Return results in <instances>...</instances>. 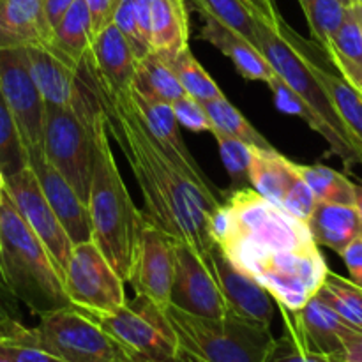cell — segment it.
Segmentation results:
<instances>
[{
    "instance_id": "6da1fadb",
    "label": "cell",
    "mask_w": 362,
    "mask_h": 362,
    "mask_svg": "<svg viewBox=\"0 0 362 362\" xmlns=\"http://www.w3.org/2000/svg\"><path fill=\"white\" fill-rule=\"evenodd\" d=\"M216 246L260 283L283 313H297L317 296L329 267L308 223L251 187L235 189L211 219Z\"/></svg>"
},
{
    "instance_id": "7a4b0ae2",
    "label": "cell",
    "mask_w": 362,
    "mask_h": 362,
    "mask_svg": "<svg viewBox=\"0 0 362 362\" xmlns=\"http://www.w3.org/2000/svg\"><path fill=\"white\" fill-rule=\"evenodd\" d=\"M87 62L108 133L124 152L140 186L145 221L207 260L214 246L211 219L221 202L209 198L163 154L138 115L131 87L124 92L108 90L95 76L88 57Z\"/></svg>"
},
{
    "instance_id": "3957f363",
    "label": "cell",
    "mask_w": 362,
    "mask_h": 362,
    "mask_svg": "<svg viewBox=\"0 0 362 362\" xmlns=\"http://www.w3.org/2000/svg\"><path fill=\"white\" fill-rule=\"evenodd\" d=\"M92 240L124 283H129L140 250L141 230L147 225L134 205L110 147L103 110L94 124V170L87 198Z\"/></svg>"
},
{
    "instance_id": "277c9868",
    "label": "cell",
    "mask_w": 362,
    "mask_h": 362,
    "mask_svg": "<svg viewBox=\"0 0 362 362\" xmlns=\"http://www.w3.org/2000/svg\"><path fill=\"white\" fill-rule=\"evenodd\" d=\"M0 253L7 286L32 315L41 317L52 310L71 306L55 262L7 193L0 204Z\"/></svg>"
},
{
    "instance_id": "5b68a950",
    "label": "cell",
    "mask_w": 362,
    "mask_h": 362,
    "mask_svg": "<svg viewBox=\"0 0 362 362\" xmlns=\"http://www.w3.org/2000/svg\"><path fill=\"white\" fill-rule=\"evenodd\" d=\"M165 311L177 338L170 362H265L276 343L271 327L230 311L223 318L194 317L172 304Z\"/></svg>"
},
{
    "instance_id": "8992f818",
    "label": "cell",
    "mask_w": 362,
    "mask_h": 362,
    "mask_svg": "<svg viewBox=\"0 0 362 362\" xmlns=\"http://www.w3.org/2000/svg\"><path fill=\"white\" fill-rule=\"evenodd\" d=\"M257 46L262 55L267 59L274 73L306 103L311 112L324 122L331 134V152L338 156L346 168H352L354 165L361 163L357 148L354 145L352 136L346 131L345 124L336 113L334 106L329 101L327 94L318 83L317 78L308 67L306 60L297 53V49L283 37L278 28H271L264 21H258L257 30Z\"/></svg>"
},
{
    "instance_id": "52a82bcc",
    "label": "cell",
    "mask_w": 362,
    "mask_h": 362,
    "mask_svg": "<svg viewBox=\"0 0 362 362\" xmlns=\"http://www.w3.org/2000/svg\"><path fill=\"white\" fill-rule=\"evenodd\" d=\"M34 345L66 362H117L120 349L101 325L74 306L52 310L25 329Z\"/></svg>"
},
{
    "instance_id": "ba28073f",
    "label": "cell",
    "mask_w": 362,
    "mask_h": 362,
    "mask_svg": "<svg viewBox=\"0 0 362 362\" xmlns=\"http://www.w3.org/2000/svg\"><path fill=\"white\" fill-rule=\"evenodd\" d=\"M62 283L71 306L92 318L108 317L127 303L124 281L94 240L74 244Z\"/></svg>"
},
{
    "instance_id": "9c48e42d",
    "label": "cell",
    "mask_w": 362,
    "mask_h": 362,
    "mask_svg": "<svg viewBox=\"0 0 362 362\" xmlns=\"http://www.w3.org/2000/svg\"><path fill=\"white\" fill-rule=\"evenodd\" d=\"M94 320L124 352L156 362L175 357L177 338L166 311L147 297L136 296L115 313Z\"/></svg>"
},
{
    "instance_id": "30bf717a",
    "label": "cell",
    "mask_w": 362,
    "mask_h": 362,
    "mask_svg": "<svg viewBox=\"0 0 362 362\" xmlns=\"http://www.w3.org/2000/svg\"><path fill=\"white\" fill-rule=\"evenodd\" d=\"M0 95L16 124L27 156L42 148L46 105L30 74L25 46L0 48Z\"/></svg>"
},
{
    "instance_id": "8fae6325",
    "label": "cell",
    "mask_w": 362,
    "mask_h": 362,
    "mask_svg": "<svg viewBox=\"0 0 362 362\" xmlns=\"http://www.w3.org/2000/svg\"><path fill=\"white\" fill-rule=\"evenodd\" d=\"M6 193L9 194L11 202L20 212L23 221L28 225V228L35 233V237L46 247L52 260L55 262L60 276H64L74 244L71 243L69 235L60 225L59 218L46 202L45 193L37 182V177L32 172L30 166L6 179Z\"/></svg>"
},
{
    "instance_id": "7c38bea8",
    "label": "cell",
    "mask_w": 362,
    "mask_h": 362,
    "mask_svg": "<svg viewBox=\"0 0 362 362\" xmlns=\"http://www.w3.org/2000/svg\"><path fill=\"white\" fill-rule=\"evenodd\" d=\"M170 304L194 317L223 318L228 313L207 260L182 243H175V272Z\"/></svg>"
},
{
    "instance_id": "4fadbf2b",
    "label": "cell",
    "mask_w": 362,
    "mask_h": 362,
    "mask_svg": "<svg viewBox=\"0 0 362 362\" xmlns=\"http://www.w3.org/2000/svg\"><path fill=\"white\" fill-rule=\"evenodd\" d=\"M131 99H133L136 112L140 115L141 122H144L145 129L152 136V140L158 144L163 154L191 180L197 187H200L209 198L216 202L219 200V191L212 184V180L205 175L204 170L200 168L197 159L189 152L187 145L184 144L182 134L179 131V122H177L175 115H173L172 105L168 103L152 101V99L144 98L133 88H129Z\"/></svg>"
},
{
    "instance_id": "5bb4252c",
    "label": "cell",
    "mask_w": 362,
    "mask_h": 362,
    "mask_svg": "<svg viewBox=\"0 0 362 362\" xmlns=\"http://www.w3.org/2000/svg\"><path fill=\"white\" fill-rule=\"evenodd\" d=\"M173 272H175V240L152 225L141 230L140 250L134 260L129 285L136 296H144L166 310L170 306Z\"/></svg>"
},
{
    "instance_id": "9a60e30c",
    "label": "cell",
    "mask_w": 362,
    "mask_h": 362,
    "mask_svg": "<svg viewBox=\"0 0 362 362\" xmlns=\"http://www.w3.org/2000/svg\"><path fill=\"white\" fill-rule=\"evenodd\" d=\"M278 32L297 49L300 57L306 60L308 67L313 73V76L317 78L318 83L322 85V88L327 94L329 101L334 106L336 113L341 119V122L345 124L346 131L352 136L354 145L357 148V154H359L361 165H362V95L345 78L338 76L332 71H329L324 64L320 62V55H318L317 48H315L313 42L306 41V39L300 37L292 27H288L285 20L279 23Z\"/></svg>"
},
{
    "instance_id": "2e32d148",
    "label": "cell",
    "mask_w": 362,
    "mask_h": 362,
    "mask_svg": "<svg viewBox=\"0 0 362 362\" xmlns=\"http://www.w3.org/2000/svg\"><path fill=\"white\" fill-rule=\"evenodd\" d=\"M207 264L218 281L230 313L271 327L274 317V299L269 296L267 290L253 278L240 272L216 244L209 251Z\"/></svg>"
},
{
    "instance_id": "e0dca14e",
    "label": "cell",
    "mask_w": 362,
    "mask_h": 362,
    "mask_svg": "<svg viewBox=\"0 0 362 362\" xmlns=\"http://www.w3.org/2000/svg\"><path fill=\"white\" fill-rule=\"evenodd\" d=\"M28 166L37 177L46 202L59 218L60 225L69 235L71 243L80 244L92 240V225L87 204L74 193L55 166L46 159L42 148L28 152Z\"/></svg>"
},
{
    "instance_id": "ac0fdd59",
    "label": "cell",
    "mask_w": 362,
    "mask_h": 362,
    "mask_svg": "<svg viewBox=\"0 0 362 362\" xmlns=\"http://www.w3.org/2000/svg\"><path fill=\"white\" fill-rule=\"evenodd\" d=\"M283 315L286 334L300 350L310 352L343 354V341L354 329L317 296L311 297L297 313Z\"/></svg>"
},
{
    "instance_id": "d6986e66",
    "label": "cell",
    "mask_w": 362,
    "mask_h": 362,
    "mask_svg": "<svg viewBox=\"0 0 362 362\" xmlns=\"http://www.w3.org/2000/svg\"><path fill=\"white\" fill-rule=\"evenodd\" d=\"M87 57L103 87L112 92H124L131 87L136 57L115 25H106L94 35Z\"/></svg>"
},
{
    "instance_id": "ffe728a7",
    "label": "cell",
    "mask_w": 362,
    "mask_h": 362,
    "mask_svg": "<svg viewBox=\"0 0 362 362\" xmlns=\"http://www.w3.org/2000/svg\"><path fill=\"white\" fill-rule=\"evenodd\" d=\"M28 67L46 106H69L76 95L78 66L71 64L49 45L25 46Z\"/></svg>"
},
{
    "instance_id": "44dd1931",
    "label": "cell",
    "mask_w": 362,
    "mask_h": 362,
    "mask_svg": "<svg viewBox=\"0 0 362 362\" xmlns=\"http://www.w3.org/2000/svg\"><path fill=\"white\" fill-rule=\"evenodd\" d=\"M202 18H204L202 37L207 42H211L212 46H216L223 55L228 57L233 62V66L237 67V71L246 80H257L269 83L276 76L271 64L267 62V59L262 55L260 49L253 42H250L246 37L233 32L232 28L219 23L214 18L205 16V14H202Z\"/></svg>"
},
{
    "instance_id": "7402d4cb",
    "label": "cell",
    "mask_w": 362,
    "mask_h": 362,
    "mask_svg": "<svg viewBox=\"0 0 362 362\" xmlns=\"http://www.w3.org/2000/svg\"><path fill=\"white\" fill-rule=\"evenodd\" d=\"M308 228L318 246L341 255L350 243L361 237L362 221L354 205L317 202L308 218Z\"/></svg>"
},
{
    "instance_id": "603a6c76",
    "label": "cell",
    "mask_w": 362,
    "mask_h": 362,
    "mask_svg": "<svg viewBox=\"0 0 362 362\" xmlns=\"http://www.w3.org/2000/svg\"><path fill=\"white\" fill-rule=\"evenodd\" d=\"M247 175H250L251 189H255L260 197L278 207H281L286 193L299 179L296 165L285 156L279 154L274 147H251Z\"/></svg>"
},
{
    "instance_id": "cb8c5ba5",
    "label": "cell",
    "mask_w": 362,
    "mask_h": 362,
    "mask_svg": "<svg viewBox=\"0 0 362 362\" xmlns=\"http://www.w3.org/2000/svg\"><path fill=\"white\" fill-rule=\"evenodd\" d=\"M151 48L166 60L189 48L186 0H152Z\"/></svg>"
},
{
    "instance_id": "d4e9b609",
    "label": "cell",
    "mask_w": 362,
    "mask_h": 362,
    "mask_svg": "<svg viewBox=\"0 0 362 362\" xmlns=\"http://www.w3.org/2000/svg\"><path fill=\"white\" fill-rule=\"evenodd\" d=\"M324 52L338 67L341 78L356 90L362 88V27L354 6L346 7L341 25L329 39Z\"/></svg>"
},
{
    "instance_id": "484cf974",
    "label": "cell",
    "mask_w": 362,
    "mask_h": 362,
    "mask_svg": "<svg viewBox=\"0 0 362 362\" xmlns=\"http://www.w3.org/2000/svg\"><path fill=\"white\" fill-rule=\"evenodd\" d=\"M94 30L85 0H74L52 32V46L59 55L78 66L90 52Z\"/></svg>"
},
{
    "instance_id": "4316f807",
    "label": "cell",
    "mask_w": 362,
    "mask_h": 362,
    "mask_svg": "<svg viewBox=\"0 0 362 362\" xmlns=\"http://www.w3.org/2000/svg\"><path fill=\"white\" fill-rule=\"evenodd\" d=\"M131 88L144 98L168 105L186 94L168 60L152 49L134 64Z\"/></svg>"
},
{
    "instance_id": "83f0119b",
    "label": "cell",
    "mask_w": 362,
    "mask_h": 362,
    "mask_svg": "<svg viewBox=\"0 0 362 362\" xmlns=\"http://www.w3.org/2000/svg\"><path fill=\"white\" fill-rule=\"evenodd\" d=\"M202 106H204L205 113H207L209 120H211L212 131H218V133L226 134V136L235 138V140L243 141V144L250 145V147L272 148L267 138L258 133L255 126H251L250 120L225 95L202 103Z\"/></svg>"
},
{
    "instance_id": "f1b7e54d",
    "label": "cell",
    "mask_w": 362,
    "mask_h": 362,
    "mask_svg": "<svg viewBox=\"0 0 362 362\" xmlns=\"http://www.w3.org/2000/svg\"><path fill=\"white\" fill-rule=\"evenodd\" d=\"M317 297L338 313L350 327L362 331V288L356 283L329 271Z\"/></svg>"
},
{
    "instance_id": "f546056e",
    "label": "cell",
    "mask_w": 362,
    "mask_h": 362,
    "mask_svg": "<svg viewBox=\"0 0 362 362\" xmlns=\"http://www.w3.org/2000/svg\"><path fill=\"white\" fill-rule=\"evenodd\" d=\"M296 165L297 173L306 182L317 202L354 205V182L343 173L322 165Z\"/></svg>"
},
{
    "instance_id": "4dcf8cb0",
    "label": "cell",
    "mask_w": 362,
    "mask_h": 362,
    "mask_svg": "<svg viewBox=\"0 0 362 362\" xmlns=\"http://www.w3.org/2000/svg\"><path fill=\"white\" fill-rule=\"evenodd\" d=\"M198 14H205L233 32L246 37L247 41L257 45V30L260 18L255 16L253 11L243 0H189Z\"/></svg>"
},
{
    "instance_id": "1f68e13d",
    "label": "cell",
    "mask_w": 362,
    "mask_h": 362,
    "mask_svg": "<svg viewBox=\"0 0 362 362\" xmlns=\"http://www.w3.org/2000/svg\"><path fill=\"white\" fill-rule=\"evenodd\" d=\"M168 62L172 66L173 73H175L177 80H179L180 87L184 88V92L197 99V101L205 103L225 95L221 88L218 87V83L212 80L211 74L194 59L189 48L182 49L179 55L173 57Z\"/></svg>"
},
{
    "instance_id": "d6a6232c",
    "label": "cell",
    "mask_w": 362,
    "mask_h": 362,
    "mask_svg": "<svg viewBox=\"0 0 362 362\" xmlns=\"http://www.w3.org/2000/svg\"><path fill=\"white\" fill-rule=\"evenodd\" d=\"M299 4L310 25L311 35L318 46L325 48L341 25L349 6L343 0H299Z\"/></svg>"
},
{
    "instance_id": "836d02e7",
    "label": "cell",
    "mask_w": 362,
    "mask_h": 362,
    "mask_svg": "<svg viewBox=\"0 0 362 362\" xmlns=\"http://www.w3.org/2000/svg\"><path fill=\"white\" fill-rule=\"evenodd\" d=\"M28 166V156L18 127L0 95V172L4 179L16 175Z\"/></svg>"
},
{
    "instance_id": "e575fe53",
    "label": "cell",
    "mask_w": 362,
    "mask_h": 362,
    "mask_svg": "<svg viewBox=\"0 0 362 362\" xmlns=\"http://www.w3.org/2000/svg\"><path fill=\"white\" fill-rule=\"evenodd\" d=\"M216 141H218L219 154H221V161L225 165L226 172H228L230 180H232V189H244L250 187V175H247V168H250V156L251 147L243 144V141L235 140L232 136L212 131Z\"/></svg>"
},
{
    "instance_id": "d590c367",
    "label": "cell",
    "mask_w": 362,
    "mask_h": 362,
    "mask_svg": "<svg viewBox=\"0 0 362 362\" xmlns=\"http://www.w3.org/2000/svg\"><path fill=\"white\" fill-rule=\"evenodd\" d=\"M267 85L272 90V94H274V103L276 106H278L279 112L288 113V115L300 117L303 120H306V122L310 124L311 129H315L318 134H322V138H325V141L331 145V134H329L327 127L324 126V122H322V120L311 112L310 106H308L306 103H304L303 99H300L299 95H297L296 92H293L292 88H290L288 85L278 76V74H276Z\"/></svg>"
},
{
    "instance_id": "8d00e7d4",
    "label": "cell",
    "mask_w": 362,
    "mask_h": 362,
    "mask_svg": "<svg viewBox=\"0 0 362 362\" xmlns=\"http://www.w3.org/2000/svg\"><path fill=\"white\" fill-rule=\"evenodd\" d=\"M25 329H27V325L21 324L9 338L0 339V345L13 357L14 362H66L55 357L53 354L39 349L30 339H27Z\"/></svg>"
},
{
    "instance_id": "74e56055",
    "label": "cell",
    "mask_w": 362,
    "mask_h": 362,
    "mask_svg": "<svg viewBox=\"0 0 362 362\" xmlns=\"http://www.w3.org/2000/svg\"><path fill=\"white\" fill-rule=\"evenodd\" d=\"M265 362H345L343 354H318L300 350L288 334L276 338L274 346Z\"/></svg>"
},
{
    "instance_id": "f35d334b",
    "label": "cell",
    "mask_w": 362,
    "mask_h": 362,
    "mask_svg": "<svg viewBox=\"0 0 362 362\" xmlns=\"http://www.w3.org/2000/svg\"><path fill=\"white\" fill-rule=\"evenodd\" d=\"M172 110L179 126H184L186 129L193 131V133L212 131V124L209 120L207 113H205L204 106L191 95H180L177 101L172 103Z\"/></svg>"
},
{
    "instance_id": "ab89813d",
    "label": "cell",
    "mask_w": 362,
    "mask_h": 362,
    "mask_svg": "<svg viewBox=\"0 0 362 362\" xmlns=\"http://www.w3.org/2000/svg\"><path fill=\"white\" fill-rule=\"evenodd\" d=\"M315 205H317V200H315L313 193H311L310 187L306 186V182L299 177V179L293 182V186L290 187L288 193H286L281 209H285L288 214L296 216V218L303 219V221H308V218H310L311 212H313Z\"/></svg>"
},
{
    "instance_id": "60d3db41",
    "label": "cell",
    "mask_w": 362,
    "mask_h": 362,
    "mask_svg": "<svg viewBox=\"0 0 362 362\" xmlns=\"http://www.w3.org/2000/svg\"><path fill=\"white\" fill-rule=\"evenodd\" d=\"M18 304L13 292L0 283V339L9 338L23 324Z\"/></svg>"
},
{
    "instance_id": "b9f144b4",
    "label": "cell",
    "mask_w": 362,
    "mask_h": 362,
    "mask_svg": "<svg viewBox=\"0 0 362 362\" xmlns=\"http://www.w3.org/2000/svg\"><path fill=\"white\" fill-rule=\"evenodd\" d=\"M119 2L120 0H85V4H87L88 7V13H90L94 35L98 34L101 28H105L106 25L112 23L113 13H115Z\"/></svg>"
},
{
    "instance_id": "7bdbcfd3",
    "label": "cell",
    "mask_w": 362,
    "mask_h": 362,
    "mask_svg": "<svg viewBox=\"0 0 362 362\" xmlns=\"http://www.w3.org/2000/svg\"><path fill=\"white\" fill-rule=\"evenodd\" d=\"M341 258L349 269L350 281L362 288V237H357L354 243L346 246V250L341 253Z\"/></svg>"
},
{
    "instance_id": "ee69618b",
    "label": "cell",
    "mask_w": 362,
    "mask_h": 362,
    "mask_svg": "<svg viewBox=\"0 0 362 362\" xmlns=\"http://www.w3.org/2000/svg\"><path fill=\"white\" fill-rule=\"evenodd\" d=\"M247 7L255 13V16L260 18L264 23H267L271 28H278L283 21L281 13L278 11L276 0H243Z\"/></svg>"
},
{
    "instance_id": "f6af8a7d",
    "label": "cell",
    "mask_w": 362,
    "mask_h": 362,
    "mask_svg": "<svg viewBox=\"0 0 362 362\" xmlns=\"http://www.w3.org/2000/svg\"><path fill=\"white\" fill-rule=\"evenodd\" d=\"M345 362H362V331L352 329L343 341Z\"/></svg>"
},
{
    "instance_id": "bcb514c9",
    "label": "cell",
    "mask_w": 362,
    "mask_h": 362,
    "mask_svg": "<svg viewBox=\"0 0 362 362\" xmlns=\"http://www.w3.org/2000/svg\"><path fill=\"white\" fill-rule=\"evenodd\" d=\"M73 2L74 0H45V16L52 32L60 21V18L66 14V11L73 6Z\"/></svg>"
},
{
    "instance_id": "7dc6e473",
    "label": "cell",
    "mask_w": 362,
    "mask_h": 362,
    "mask_svg": "<svg viewBox=\"0 0 362 362\" xmlns=\"http://www.w3.org/2000/svg\"><path fill=\"white\" fill-rule=\"evenodd\" d=\"M119 349H120V346H119ZM117 362H156V361L145 359V357L134 356V354H129V352H124V350L120 349L119 359H117Z\"/></svg>"
},
{
    "instance_id": "c3c4849f",
    "label": "cell",
    "mask_w": 362,
    "mask_h": 362,
    "mask_svg": "<svg viewBox=\"0 0 362 362\" xmlns=\"http://www.w3.org/2000/svg\"><path fill=\"white\" fill-rule=\"evenodd\" d=\"M354 207L357 209L362 221V184H354Z\"/></svg>"
},
{
    "instance_id": "681fc988",
    "label": "cell",
    "mask_w": 362,
    "mask_h": 362,
    "mask_svg": "<svg viewBox=\"0 0 362 362\" xmlns=\"http://www.w3.org/2000/svg\"><path fill=\"white\" fill-rule=\"evenodd\" d=\"M0 283L4 286H7V279H6V271H4V262H2V253H0ZM9 288V286H7Z\"/></svg>"
},
{
    "instance_id": "f907efd6",
    "label": "cell",
    "mask_w": 362,
    "mask_h": 362,
    "mask_svg": "<svg viewBox=\"0 0 362 362\" xmlns=\"http://www.w3.org/2000/svg\"><path fill=\"white\" fill-rule=\"evenodd\" d=\"M0 362H14L13 357H11L6 350H4L2 345H0Z\"/></svg>"
},
{
    "instance_id": "816d5d0a",
    "label": "cell",
    "mask_w": 362,
    "mask_h": 362,
    "mask_svg": "<svg viewBox=\"0 0 362 362\" xmlns=\"http://www.w3.org/2000/svg\"><path fill=\"white\" fill-rule=\"evenodd\" d=\"M4 194H6V179H4L2 172H0V204H2Z\"/></svg>"
},
{
    "instance_id": "f5cc1de1",
    "label": "cell",
    "mask_w": 362,
    "mask_h": 362,
    "mask_svg": "<svg viewBox=\"0 0 362 362\" xmlns=\"http://www.w3.org/2000/svg\"><path fill=\"white\" fill-rule=\"evenodd\" d=\"M354 6V4H352ZM354 9H356L357 16H359V21H361V27H362V7L361 6H354Z\"/></svg>"
},
{
    "instance_id": "db71d44e",
    "label": "cell",
    "mask_w": 362,
    "mask_h": 362,
    "mask_svg": "<svg viewBox=\"0 0 362 362\" xmlns=\"http://www.w3.org/2000/svg\"><path fill=\"white\" fill-rule=\"evenodd\" d=\"M350 4H354V6H361V7H362V0H350Z\"/></svg>"
},
{
    "instance_id": "11a10c76",
    "label": "cell",
    "mask_w": 362,
    "mask_h": 362,
    "mask_svg": "<svg viewBox=\"0 0 362 362\" xmlns=\"http://www.w3.org/2000/svg\"><path fill=\"white\" fill-rule=\"evenodd\" d=\"M343 2H345L346 6H352V4H350V0H343Z\"/></svg>"
},
{
    "instance_id": "9f6ffc18",
    "label": "cell",
    "mask_w": 362,
    "mask_h": 362,
    "mask_svg": "<svg viewBox=\"0 0 362 362\" xmlns=\"http://www.w3.org/2000/svg\"><path fill=\"white\" fill-rule=\"evenodd\" d=\"M357 92H359V94L362 95V88H359V90H357Z\"/></svg>"
},
{
    "instance_id": "6f0895ef",
    "label": "cell",
    "mask_w": 362,
    "mask_h": 362,
    "mask_svg": "<svg viewBox=\"0 0 362 362\" xmlns=\"http://www.w3.org/2000/svg\"><path fill=\"white\" fill-rule=\"evenodd\" d=\"M361 237H362V232H361Z\"/></svg>"
}]
</instances>
